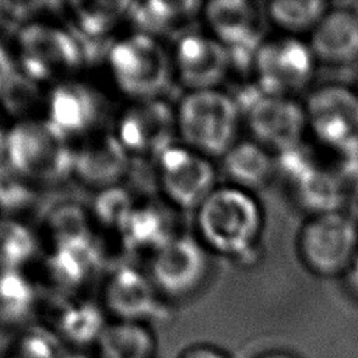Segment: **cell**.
<instances>
[{
  "instance_id": "1",
  "label": "cell",
  "mask_w": 358,
  "mask_h": 358,
  "mask_svg": "<svg viewBox=\"0 0 358 358\" xmlns=\"http://www.w3.org/2000/svg\"><path fill=\"white\" fill-rule=\"evenodd\" d=\"M199 241L228 257H243L257 245L263 231V210L252 192L222 185L194 211Z\"/></svg>"
},
{
  "instance_id": "2",
  "label": "cell",
  "mask_w": 358,
  "mask_h": 358,
  "mask_svg": "<svg viewBox=\"0 0 358 358\" xmlns=\"http://www.w3.org/2000/svg\"><path fill=\"white\" fill-rule=\"evenodd\" d=\"M182 144L207 158H222L238 141L242 113L232 95L220 88L187 91L175 110Z\"/></svg>"
},
{
  "instance_id": "3",
  "label": "cell",
  "mask_w": 358,
  "mask_h": 358,
  "mask_svg": "<svg viewBox=\"0 0 358 358\" xmlns=\"http://www.w3.org/2000/svg\"><path fill=\"white\" fill-rule=\"evenodd\" d=\"M7 165L27 180L52 183L73 172L74 151L69 137L48 119L22 120L4 134Z\"/></svg>"
},
{
  "instance_id": "4",
  "label": "cell",
  "mask_w": 358,
  "mask_h": 358,
  "mask_svg": "<svg viewBox=\"0 0 358 358\" xmlns=\"http://www.w3.org/2000/svg\"><path fill=\"white\" fill-rule=\"evenodd\" d=\"M108 62L117 87L137 101L157 99L175 74L172 56L155 36L143 32L115 42Z\"/></svg>"
},
{
  "instance_id": "5",
  "label": "cell",
  "mask_w": 358,
  "mask_h": 358,
  "mask_svg": "<svg viewBox=\"0 0 358 358\" xmlns=\"http://www.w3.org/2000/svg\"><path fill=\"white\" fill-rule=\"evenodd\" d=\"M298 253L319 277L344 275L358 256V224L343 210L312 215L299 231Z\"/></svg>"
},
{
  "instance_id": "6",
  "label": "cell",
  "mask_w": 358,
  "mask_h": 358,
  "mask_svg": "<svg viewBox=\"0 0 358 358\" xmlns=\"http://www.w3.org/2000/svg\"><path fill=\"white\" fill-rule=\"evenodd\" d=\"M234 98L253 141L277 155L302 145L308 131L302 103L291 96L266 94L256 84Z\"/></svg>"
},
{
  "instance_id": "7",
  "label": "cell",
  "mask_w": 358,
  "mask_h": 358,
  "mask_svg": "<svg viewBox=\"0 0 358 358\" xmlns=\"http://www.w3.org/2000/svg\"><path fill=\"white\" fill-rule=\"evenodd\" d=\"M308 130L341 157L358 151V94L343 84L313 90L305 103Z\"/></svg>"
},
{
  "instance_id": "8",
  "label": "cell",
  "mask_w": 358,
  "mask_h": 358,
  "mask_svg": "<svg viewBox=\"0 0 358 358\" xmlns=\"http://www.w3.org/2000/svg\"><path fill=\"white\" fill-rule=\"evenodd\" d=\"M316 59L302 38L281 35L264 39L252 73L256 85L266 94L291 96L306 88L316 70Z\"/></svg>"
},
{
  "instance_id": "9",
  "label": "cell",
  "mask_w": 358,
  "mask_h": 358,
  "mask_svg": "<svg viewBox=\"0 0 358 358\" xmlns=\"http://www.w3.org/2000/svg\"><path fill=\"white\" fill-rule=\"evenodd\" d=\"M210 250L189 235H175L152 253L150 278L161 295L180 299L193 295L207 280Z\"/></svg>"
},
{
  "instance_id": "10",
  "label": "cell",
  "mask_w": 358,
  "mask_h": 358,
  "mask_svg": "<svg viewBox=\"0 0 358 358\" xmlns=\"http://www.w3.org/2000/svg\"><path fill=\"white\" fill-rule=\"evenodd\" d=\"M200 13L208 34L228 49L232 67L252 71L264 41L257 6L245 0H214L203 4Z\"/></svg>"
},
{
  "instance_id": "11",
  "label": "cell",
  "mask_w": 358,
  "mask_h": 358,
  "mask_svg": "<svg viewBox=\"0 0 358 358\" xmlns=\"http://www.w3.org/2000/svg\"><path fill=\"white\" fill-rule=\"evenodd\" d=\"M157 161L164 194L182 210L196 211L217 187L211 159L183 144H171L157 155Z\"/></svg>"
},
{
  "instance_id": "12",
  "label": "cell",
  "mask_w": 358,
  "mask_h": 358,
  "mask_svg": "<svg viewBox=\"0 0 358 358\" xmlns=\"http://www.w3.org/2000/svg\"><path fill=\"white\" fill-rule=\"evenodd\" d=\"M18 46L24 74L32 81L74 70L80 67L84 57L83 48L74 35L46 24L24 27L18 34Z\"/></svg>"
},
{
  "instance_id": "13",
  "label": "cell",
  "mask_w": 358,
  "mask_h": 358,
  "mask_svg": "<svg viewBox=\"0 0 358 358\" xmlns=\"http://www.w3.org/2000/svg\"><path fill=\"white\" fill-rule=\"evenodd\" d=\"M173 70L189 91L220 88L232 69L228 49L213 35L186 32L173 49Z\"/></svg>"
},
{
  "instance_id": "14",
  "label": "cell",
  "mask_w": 358,
  "mask_h": 358,
  "mask_svg": "<svg viewBox=\"0 0 358 358\" xmlns=\"http://www.w3.org/2000/svg\"><path fill=\"white\" fill-rule=\"evenodd\" d=\"M176 133V116L161 99L138 101L120 123L117 138L129 152L154 154L169 147Z\"/></svg>"
},
{
  "instance_id": "15",
  "label": "cell",
  "mask_w": 358,
  "mask_h": 358,
  "mask_svg": "<svg viewBox=\"0 0 358 358\" xmlns=\"http://www.w3.org/2000/svg\"><path fill=\"white\" fill-rule=\"evenodd\" d=\"M308 45L317 63L347 66L358 60V8L329 7L309 35Z\"/></svg>"
},
{
  "instance_id": "16",
  "label": "cell",
  "mask_w": 358,
  "mask_h": 358,
  "mask_svg": "<svg viewBox=\"0 0 358 358\" xmlns=\"http://www.w3.org/2000/svg\"><path fill=\"white\" fill-rule=\"evenodd\" d=\"M158 295L150 275L133 267L117 268L105 288V305L123 322L144 323L158 309Z\"/></svg>"
},
{
  "instance_id": "17",
  "label": "cell",
  "mask_w": 358,
  "mask_h": 358,
  "mask_svg": "<svg viewBox=\"0 0 358 358\" xmlns=\"http://www.w3.org/2000/svg\"><path fill=\"white\" fill-rule=\"evenodd\" d=\"M99 112L96 94L83 83H60L48 98V120L66 137L90 130L96 123Z\"/></svg>"
},
{
  "instance_id": "18",
  "label": "cell",
  "mask_w": 358,
  "mask_h": 358,
  "mask_svg": "<svg viewBox=\"0 0 358 358\" xmlns=\"http://www.w3.org/2000/svg\"><path fill=\"white\" fill-rule=\"evenodd\" d=\"M129 168V151L117 136L105 134L74 151L73 172L88 186L101 190L116 186Z\"/></svg>"
},
{
  "instance_id": "19",
  "label": "cell",
  "mask_w": 358,
  "mask_h": 358,
  "mask_svg": "<svg viewBox=\"0 0 358 358\" xmlns=\"http://www.w3.org/2000/svg\"><path fill=\"white\" fill-rule=\"evenodd\" d=\"M229 185L252 192L263 187L275 172L273 154L250 140H238L221 158Z\"/></svg>"
},
{
  "instance_id": "20",
  "label": "cell",
  "mask_w": 358,
  "mask_h": 358,
  "mask_svg": "<svg viewBox=\"0 0 358 358\" xmlns=\"http://www.w3.org/2000/svg\"><path fill=\"white\" fill-rule=\"evenodd\" d=\"M101 259V250L92 236L60 242L48 259V270L59 285L77 288L92 277Z\"/></svg>"
},
{
  "instance_id": "21",
  "label": "cell",
  "mask_w": 358,
  "mask_h": 358,
  "mask_svg": "<svg viewBox=\"0 0 358 358\" xmlns=\"http://www.w3.org/2000/svg\"><path fill=\"white\" fill-rule=\"evenodd\" d=\"M296 200L312 213L340 211L347 200V187L338 172L317 166L308 168L294 183Z\"/></svg>"
},
{
  "instance_id": "22",
  "label": "cell",
  "mask_w": 358,
  "mask_h": 358,
  "mask_svg": "<svg viewBox=\"0 0 358 358\" xmlns=\"http://www.w3.org/2000/svg\"><path fill=\"white\" fill-rule=\"evenodd\" d=\"M99 358H154L155 337L152 331L138 322L106 324L96 341Z\"/></svg>"
},
{
  "instance_id": "23",
  "label": "cell",
  "mask_w": 358,
  "mask_h": 358,
  "mask_svg": "<svg viewBox=\"0 0 358 358\" xmlns=\"http://www.w3.org/2000/svg\"><path fill=\"white\" fill-rule=\"evenodd\" d=\"M119 231L127 248L150 249L152 253L176 235L172 231L169 215L157 206L134 207Z\"/></svg>"
},
{
  "instance_id": "24",
  "label": "cell",
  "mask_w": 358,
  "mask_h": 358,
  "mask_svg": "<svg viewBox=\"0 0 358 358\" xmlns=\"http://www.w3.org/2000/svg\"><path fill=\"white\" fill-rule=\"evenodd\" d=\"M201 6L197 1H140L129 3L127 14L140 32L157 36L180 27L189 17L200 13Z\"/></svg>"
},
{
  "instance_id": "25",
  "label": "cell",
  "mask_w": 358,
  "mask_h": 358,
  "mask_svg": "<svg viewBox=\"0 0 358 358\" xmlns=\"http://www.w3.org/2000/svg\"><path fill=\"white\" fill-rule=\"evenodd\" d=\"M327 10L329 4L322 0H275L267 3L266 15L282 35L301 38L310 35Z\"/></svg>"
},
{
  "instance_id": "26",
  "label": "cell",
  "mask_w": 358,
  "mask_h": 358,
  "mask_svg": "<svg viewBox=\"0 0 358 358\" xmlns=\"http://www.w3.org/2000/svg\"><path fill=\"white\" fill-rule=\"evenodd\" d=\"M60 334L77 345L98 341L106 327L101 308L92 302L70 305L59 317Z\"/></svg>"
},
{
  "instance_id": "27",
  "label": "cell",
  "mask_w": 358,
  "mask_h": 358,
  "mask_svg": "<svg viewBox=\"0 0 358 358\" xmlns=\"http://www.w3.org/2000/svg\"><path fill=\"white\" fill-rule=\"evenodd\" d=\"M36 252L34 234L24 224L11 220H0V271L20 270Z\"/></svg>"
},
{
  "instance_id": "28",
  "label": "cell",
  "mask_w": 358,
  "mask_h": 358,
  "mask_svg": "<svg viewBox=\"0 0 358 358\" xmlns=\"http://www.w3.org/2000/svg\"><path fill=\"white\" fill-rule=\"evenodd\" d=\"M35 303V289L20 270L0 271V317L15 322L24 319Z\"/></svg>"
},
{
  "instance_id": "29",
  "label": "cell",
  "mask_w": 358,
  "mask_h": 358,
  "mask_svg": "<svg viewBox=\"0 0 358 358\" xmlns=\"http://www.w3.org/2000/svg\"><path fill=\"white\" fill-rule=\"evenodd\" d=\"M129 3L81 1L74 3L76 20L80 32L87 36L105 35L117 21L120 14L127 13Z\"/></svg>"
},
{
  "instance_id": "30",
  "label": "cell",
  "mask_w": 358,
  "mask_h": 358,
  "mask_svg": "<svg viewBox=\"0 0 358 358\" xmlns=\"http://www.w3.org/2000/svg\"><path fill=\"white\" fill-rule=\"evenodd\" d=\"M48 225L56 243L92 236L85 211L74 203L60 204L50 211Z\"/></svg>"
},
{
  "instance_id": "31",
  "label": "cell",
  "mask_w": 358,
  "mask_h": 358,
  "mask_svg": "<svg viewBox=\"0 0 358 358\" xmlns=\"http://www.w3.org/2000/svg\"><path fill=\"white\" fill-rule=\"evenodd\" d=\"M134 208L130 194L119 187L112 186L99 192L94 203V211L96 218L108 227L120 228L124 220Z\"/></svg>"
},
{
  "instance_id": "32",
  "label": "cell",
  "mask_w": 358,
  "mask_h": 358,
  "mask_svg": "<svg viewBox=\"0 0 358 358\" xmlns=\"http://www.w3.org/2000/svg\"><path fill=\"white\" fill-rule=\"evenodd\" d=\"M31 197L27 179L13 171L7 162L0 165V206L4 208L24 207Z\"/></svg>"
},
{
  "instance_id": "33",
  "label": "cell",
  "mask_w": 358,
  "mask_h": 358,
  "mask_svg": "<svg viewBox=\"0 0 358 358\" xmlns=\"http://www.w3.org/2000/svg\"><path fill=\"white\" fill-rule=\"evenodd\" d=\"M56 340L41 330H34L22 337L18 345V358H60Z\"/></svg>"
},
{
  "instance_id": "34",
  "label": "cell",
  "mask_w": 358,
  "mask_h": 358,
  "mask_svg": "<svg viewBox=\"0 0 358 358\" xmlns=\"http://www.w3.org/2000/svg\"><path fill=\"white\" fill-rule=\"evenodd\" d=\"M17 67L7 49L0 43V98L17 76Z\"/></svg>"
},
{
  "instance_id": "35",
  "label": "cell",
  "mask_w": 358,
  "mask_h": 358,
  "mask_svg": "<svg viewBox=\"0 0 358 358\" xmlns=\"http://www.w3.org/2000/svg\"><path fill=\"white\" fill-rule=\"evenodd\" d=\"M179 358H229V355L214 345L194 344L186 348Z\"/></svg>"
},
{
  "instance_id": "36",
  "label": "cell",
  "mask_w": 358,
  "mask_h": 358,
  "mask_svg": "<svg viewBox=\"0 0 358 358\" xmlns=\"http://www.w3.org/2000/svg\"><path fill=\"white\" fill-rule=\"evenodd\" d=\"M347 214L358 224V182L347 187Z\"/></svg>"
},
{
  "instance_id": "37",
  "label": "cell",
  "mask_w": 358,
  "mask_h": 358,
  "mask_svg": "<svg viewBox=\"0 0 358 358\" xmlns=\"http://www.w3.org/2000/svg\"><path fill=\"white\" fill-rule=\"evenodd\" d=\"M344 275L347 277L350 289H351L355 295H358V256H357V259L352 262L351 267L348 268V271H347Z\"/></svg>"
},
{
  "instance_id": "38",
  "label": "cell",
  "mask_w": 358,
  "mask_h": 358,
  "mask_svg": "<svg viewBox=\"0 0 358 358\" xmlns=\"http://www.w3.org/2000/svg\"><path fill=\"white\" fill-rule=\"evenodd\" d=\"M256 358H299L295 354L289 352V351H282V350H273V351H267L263 352L262 355L256 357Z\"/></svg>"
},
{
  "instance_id": "39",
  "label": "cell",
  "mask_w": 358,
  "mask_h": 358,
  "mask_svg": "<svg viewBox=\"0 0 358 358\" xmlns=\"http://www.w3.org/2000/svg\"><path fill=\"white\" fill-rule=\"evenodd\" d=\"M60 358H91V357L83 351H69L62 354Z\"/></svg>"
},
{
  "instance_id": "40",
  "label": "cell",
  "mask_w": 358,
  "mask_h": 358,
  "mask_svg": "<svg viewBox=\"0 0 358 358\" xmlns=\"http://www.w3.org/2000/svg\"><path fill=\"white\" fill-rule=\"evenodd\" d=\"M3 147H4V134L0 130V154L3 155Z\"/></svg>"
},
{
  "instance_id": "41",
  "label": "cell",
  "mask_w": 358,
  "mask_h": 358,
  "mask_svg": "<svg viewBox=\"0 0 358 358\" xmlns=\"http://www.w3.org/2000/svg\"><path fill=\"white\" fill-rule=\"evenodd\" d=\"M3 15H4V4H3V3H0V21H1Z\"/></svg>"
},
{
  "instance_id": "42",
  "label": "cell",
  "mask_w": 358,
  "mask_h": 358,
  "mask_svg": "<svg viewBox=\"0 0 358 358\" xmlns=\"http://www.w3.org/2000/svg\"><path fill=\"white\" fill-rule=\"evenodd\" d=\"M355 91H357V94H358V78H357V88H355Z\"/></svg>"
}]
</instances>
